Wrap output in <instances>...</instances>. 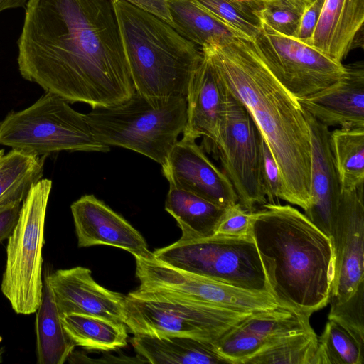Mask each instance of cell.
Masks as SVG:
<instances>
[{"mask_svg":"<svg viewBox=\"0 0 364 364\" xmlns=\"http://www.w3.org/2000/svg\"><path fill=\"white\" fill-rule=\"evenodd\" d=\"M18 50L23 78L68 102L109 107L135 92L114 0H29Z\"/></svg>","mask_w":364,"mask_h":364,"instance_id":"obj_1","label":"cell"},{"mask_svg":"<svg viewBox=\"0 0 364 364\" xmlns=\"http://www.w3.org/2000/svg\"><path fill=\"white\" fill-rule=\"evenodd\" d=\"M200 50L272 154L280 173V199L306 210L311 203V139L299 101L272 73L252 41L235 37Z\"/></svg>","mask_w":364,"mask_h":364,"instance_id":"obj_2","label":"cell"},{"mask_svg":"<svg viewBox=\"0 0 364 364\" xmlns=\"http://www.w3.org/2000/svg\"><path fill=\"white\" fill-rule=\"evenodd\" d=\"M251 235L271 295L281 306L311 315L330 301L331 238L290 205L266 203L252 214Z\"/></svg>","mask_w":364,"mask_h":364,"instance_id":"obj_3","label":"cell"},{"mask_svg":"<svg viewBox=\"0 0 364 364\" xmlns=\"http://www.w3.org/2000/svg\"><path fill=\"white\" fill-rule=\"evenodd\" d=\"M122 45L135 90L153 99L186 97L203 55L196 45L160 18L114 0Z\"/></svg>","mask_w":364,"mask_h":364,"instance_id":"obj_4","label":"cell"},{"mask_svg":"<svg viewBox=\"0 0 364 364\" xmlns=\"http://www.w3.org/2000/svg\"><path fill=\"white\" fill-rule=\"evenodd\" d=\"M95 138L139 153L162 166L187 122L186 97L153 99L136 90L127 100L85 114Z\"/></svg>","mask_w":364,"mask_h":364,"instance_id":"obj_5","label":"cell"},{"mask_svg":"<svg viewBox=\"0 0 364 364\" xmlns=\"http://www.w3.org/2000/svg\"><path fill=\"white\" fill-rule=\"evenodd\" d=\"M0 144L38 156L62 151L110 150L97 140L85 114L49 92L27 108L0 119Z\"/></svg>","mask_w":364,"mask_h":364,"instance_id":"obj_6","label":"cell"},{"mask_svg":"<svg viewBox=\"0 0 364 364\" xmlns=\"http://www.w3.org/2000/svg\"><path fill=\"white\" fill-rule=\"evenodd\" d=\"M252 314L136 289L125 296L124 323L134 335L183 336L214 343Z\"/></svg>","mask_w":364,"mask_h":364,"instance_id":"obj_7","label":"cell"},{"mask_svg":"<svg viewBox=\"0 0 364 364\" xmlns=\"http://www.w3.org/2000/svg\"><path fill=\"white\" fill-rule=\"evenodd\" d=\"M52 181L40 179L21 206L17 223L8 238L1 290L14 311L29 315L38 309L43 284L42 248Z\"/></svg>","mask_w":364,"mask_h":364,"instance_id":"obj_8","label":"cell"},{"mask_svg":"<svg viewBox=\"0 0 364 364\" xmlns=\"http://www.w3.org/2000/svg\"><path fill=\"white\" fill-rule=\"evenodd\" d=\"M153 253L157 259L173 267L249 291L270 294L252 235L178 240Z\"/></svg>","mask_w":364,"mask_h":364,"instance_id":"obj_9","label":"cell"},{"mask_svg":"<svg viewBox=\"0 0 364 364\" xmlns=\"http://www.w3.org/2000/svg\"><path fill=\"white\" fill-rule=\"evenodd\" d=\"M259 21V32L252 43L272 73L298 101L345 76L346 66L342 63Z\"/></svg>","mask_w":364,"mask_h":364,"instance_id":"obj_10","label":"cell"},{"mask_svg":"<svg viewBox=\"0 0 364 364\" xmlns=\"http://www.w3.org/2000/svg\"><path fill=\"white\" fill-rule=\"evenodd\" d=\"M263 141L247 110L227 90L223 129L214 156L231 182L238 203L250 212L267 203L262 180Z\"/></svg>","mask_w":364,"mask_h":364,"instance_id":"obj_11","label":"cell"},{"mask_svg":"<svg viewBox=\"0 0 364 364\" xmlns=\"http://www.w3.org/2000/svg\"><path fill=\"white\" fill-rule=\"evenodd\" d=\"M137 289L234 311L257 313L281 307L270 294L255 292L168 265L134 257Z\"/></svg>","mask_w":364,"mask_h":364,"instance_id":"obj_12","label":"cell"},{"mask_svg":"<svg viewBox=\"0 0 364 364\" xmlns=\"http://www.w3.org/2000/svg\"><path fill=\"white\" fill-rule=\"evenodd\" d=\"M330 238L333 273L329 303L336 304L364 282V186L343 192Z\"/></svg>","mask_w":364,"mask_h":364,"instance_id":"obj_13","label":"cell"},{"mask_svg":"<svg viewBox=\"0 0 364 364\" xmlns=\"http://www.w3.org/2000/svg\"><path fill=\"white\" fill-rule=\"evenodd\" d=\"M161 167L171 188L193 193L225 208L238 202L228 176L208 159L196 139L183 135Z\"/></svg>","mask_w":364,"mask_h":364,"instance_id":"obj_14","label":"cell"},{"mask_svg":"<svg viewBox=\"0 0 364 364\" xmlns=\"http://www.w3.org/2000/svg\"><path fill=\"white\" fill-rule=\"evenodd\" d=\"M310 316L283 307L255 313L230 328L214 346L228 363L245 364L278 339L311 329Z\"/></svg>","mask_w":364,"mask_h":364,"instance_id":"obj_15","label":"cell"},{"mask_svg":"<svg viewBox=\"0 0 364 364\" xmlns=\"http://www.w3.org/2000/svg\"><path fill=\"white\" fill-rule=\"evenodd\" d=\"M70 209L79 247L109 245L145 259L155 257L139 232L94 195L82 196Z\"/></svg>","mask_w":364,"mask_h":364,"instance_id":"obj_16","label":"cell"},{"mask_svg":"<svg viewBox=\"0 0 364 364\" xmlns=\"http://www.w3.org/2000/svg\"><path fill=\"white\" fill-rule=\"evenodd\" d=\"M45 280L52 289L60 316L80 314L124 323L125 296L99 284L90 269H58Z\"/></svg>","mask_w":364,"mask_h":364,"instance_id":"obj_17","label":"cell"},{"mask_svg":"<svg viewBox=\"0 0 364 364\" xmlns=\"http://www.w3.org/2000/svg\"><path fill=\"white\" fill-rule=\"evenodd\" d=\"M303 111L309 126L311 152V203L304 215L330 237L343 192L331 151V131Z\"/></svg>","mask_w":364,"mask_h":364,"instance_id":"obj_18","label":"cell"},{"mask_svg":"<svg viewBox=\"0 0 364 364\" xmlns=\"http://www.w3.org/2000/svg\"><path fill=\"white\" fill-rule=\"evenodd\" d=\"M203 55L188 86L187 122L183 134L196 139L203 136L201 147L214 155L223 129L227 90Z\"/></svg>","mask_w":364,"mask_h":364,"instance_id":"obj_19","label":"cell"},{"mask_svg":"<svg viewBox=\"0 0 364 364\" xmlns=\"http://www.w3.org/2000/svg\"><path fill=\"white\" fill-rule=\"evenodd\" d=\"M346 66L343 77L299 102L328 127L364 128V65L359 62Z\"/></svg>","mask_w":364,"mask_h":364,"instance_id":"obj_20","label":"cell"},{"mask_svg":"<svg viewBox=\"0 0 364 364\" xmlns=\"http://www.w3.org/2000/svg\"><path fill=\"white\" fill-rule=\"evenodd\" d=\"M363 21L364 0H325L314 33L305 43L342 63Z\"/></svg>","mask_w":364,"mask_h":364,"instance_id":"obj_21","label":"cell"},{"mask_svg":"<svg viewBox=\"0 0 364 364\" xmlns=\"http://www.w3.org/2000/svg\"><path fill=\"white\" fill-rule=\"evenodd\" d=\"M130 342L141 359L153 364L228 363L214 343L191 338L134 335Z\"/></svg>","mask_w":364,"mask_h":364,"instance_id":"obj_22","label":"cell"},{"mask_svg":"<svg viewBox=\"0 0 364 364\" xmlns=\"http://www.w3.org/2000/svg\"><path fill=\"white\" fill-rule=\"evenodd\" d=\"M222 208L193 193L169 188L165 210L181 230L180 240L210 237L225 211Z\"/></svg>","mask_w":364,"mask_h":364,"instance_id":"obj_23","label":"cell"},{"mask_svg":"<svg viewBox=\"0 0 364 364\" xmlns=\"http://www.w3.org/2000/svg\"><path fill=\"white\" fill-rule=\"evenodd\" d=\"M35 313L38 363H64L76 346L63 328L53 292L46 280L41 302Z\"/></svg>","mask_w":364,"mask_h":364,"instance_id":"obj_24","label":"cell"},{"mask_svg":"<svg viewBox=\"0 0 364 364\" xmlns=\"http://www.w3.org/2000/svg\"><path fill=\"white\" fill-rule=\"evenodd\" d=\"M63 328L75 346L87 350H114L127 345L124 323L80 314L61 316Z\"/></svg>","mask_w":364,"mask_h":364,"instance_id":"obj_25","label":"cell"},{"mask_svg":"<svg viewBox=\"0 0 364 364\" xmlns=\"http://www.w3.org/2000/svg\"><path fill=\"white\" fill-rule=\"evenodd\" d=\"M173 27L184 38L200 48L220 43L239 34L201 8L194 0L169 2Z\"/></svg>","mask_w":364,"mask_h":364,"instance_id":"obj_26","label":"cell"},{"mask_svg":"<svg viewBox=\"0 0 364 364\" xmlns=\"http://www.w3.org/2000/svg\"><path fill=\"white\" fill-rule=\"evenodd\" d=\"M44 156L11 149L0 156V207L21 203L43 176Z\"/></svg>","mask_w":364,"mask_h":364,"instance_id":"obj_27","label":"cell"},{"mask_svg":"<svg viewBox=\"0 0 364 364\" xmlns=\"http://www.w3.org/2000/svg\"><path fill=\"white\" fill-rule=\"evenodd\" d=\"M330 142L343 191L364 186V128L333 129Z\"/></svg>","mask_w":364,"mask_h":364,"instance_id":"obj_28","label":"cell"},{"mask_svg":"<svg viewBox=\"0 0 364 364\" xmlns=\"http://www.w3.org/2000/svg\"><path fill=\"white\" fill-rule=\"evenodd\" d=\"M318 345V336L312 328L278 339L245 364H315Z\"/></svg>","mask_w":364,"mask_h":364,"instance_id":"obj_29","label":"cell"},{"mask_svg":"<svg viewBox=\"0 0 364 364\" xmlns=\"http://www.w3.org/2000/svg\"><path fill=\"white\" fill-rule=\"evenodd\" d=\"M318 341L315 364H363L364 346L335 321H328Z\"/></svg>","mask_w":364,"mask_h":364,"instance_id":"obj_30","label":"cell"},{"mask_svg":"<svg viewBox=\"0 0 364 364\" xmlns=\"http://www.w3.org/2000/svg\"><path fill=\"white\" fill-rule=\"evenodd\" d=\"M194 1L242 38L252 41L259 32L260 21L254 10L247 5L235 0Z\"/></svg>","mask_w":364,"mask_h":364,"instance_id":"obj_31","label":"cell"},{"mask_svg":"<svg viewBox=\"0 0 364 364\" xmlns=\"http://www.w3.org/2000/svg\"><path fill=\"white\" fill-rule=\"evenodd\" d=\"M310 0H267L255 14L274 31L294 37Z\"/></svg>","mask_w":364,"mask_h":364,"instance_id":"obj_32","label":"cell"},{"mask_svg":"<svg viewBox=\"0 0 364 364\" xmlns=\"http://www.w3.org/2000/svg\"><path fill=\"white\" fill-rule=\"evenodd\" d=\"M364 282L346 300L331 304L328 318L346 330L359 343L364 346Z\"/></svg>","mask_w":364,"mask_h":364,"instance_id":"obj_33","label":"cell"},{"mask_svg":"<svg viewBox=\"0 0 364 364\" xmlns=\"http://www.w3.org/2000/svg\"><path fill=\"white\" fill-rule=\"evenodd\" d=\"M252 214V212L245 209L238 202L225 208L213 235L225 237L251 235Z\"/></svg>","mask_w":364,"mask_h":364,"instance_id":"obj_34","label":"cell"},{"mask_svg":"<svg viewBox=\"0 0 364 364\" xmlns=\"http://www.w3.org/2000/svg\"><path fill=\"white\" fill-rule=\"evenodd\" d=\"M262 180L267 203L280 204V173L272 154L264 141L262 144Z\"/></svg>","mask_w":364,"mask_h":364,"instance_id":"obj_35","label":"cell"},{"mask_svg":"<svg viewBox=\"0 0 364 364\" xmlns=\"http://www.w3.org/2000/svg\"><path fill=\"white\" fill-rule=\"evenodd\" d=\"M325 0H314L306 7L294 38L306 43L312 36Z\"/></svg>","mask_w":364,"mask_h":364,"instance_id":"obj_36","label":"cell"},{"mask_svg":"<svg viewBox=\"0 0 364 364\" xmlns=\"http://www.w3.org/2000/svg\"><path fill=\"white\" fill-rule=\"evenodd\" d=\"M21 203H10L0 208V242L8 239L18 218Z\"/></svg>","mask_w":364,"mask_h":364,"instance_id":"obj_37","label":"cell"},{"mask_svg":"<svg viewBox=\"0 0 364 364\" xmlns=\"http://www.w3.org/2000/svg\"><path fill=\"white\" fill-rule=\"evenodd\" d=\"M127 2L160 18L173 26L169 2L173 0H125Z\"/></svg>","mask_w":364,"mask_h":364,"instance_id":"obj_38","label":"cell"},{"mask_svg":"<svg viewBox=\"0 0 364 364\" xmlns=\"http://www.w3.org/2000/svg\"><path fill=\"white\" fill-rule=\"evenodd\" d=\"M29 0H0V13L10 9L26 6Z\"/></svg>","mask_w":364,"mask_h":364,"instance_id":"obj_39","label":"cell"},{"mask_svg":"<svg viewBox=\"0 0 364 364\" xmlns=\"http://www.w3.org/2000/svg\"><path fill=\"white\" fill-rule=\"evenodd\" d=\"M235 1L248 6L254 11H256L258 9L256 4L252 0H235Z\"/></svg>","mask_w":364,"mask_h":364,"instance_id":"obj_40","label":"cell"},{"mask_svg":"<svg viewBox=\"0 0 364 364\" xmlns=\"http://www.w3.org/2000/svg\"><path fill=\"white\" fill-rule=\"evenodd\" d=\"M257 6L258 9L261 6L263 2L267 1V0H252Z\"/></svg>","mask_w":364,"mask_h":364,"instance_id":"obj_41","label":"cell"},{"mask_svg":"<svg viewBox=\"0 0 364 364\" xmlns=\"http://www.w3.org/2000/svg\"><path fill=\"white\" fill-rule=\"evenodd\" d=\"M1 341H2V338H1V337L0 336V343L1 342Z\"/></svg>","mask_w":364,"mask_h":364,"instance_id":"obj_42","label":"cell"},{"mask_svg":"<svg viewBox=\"0 0 364 364\" xmlns=\"http://www.w3.org/2000/svg\"><path fill=\"white\" fill-rule=\"evenodd\" d=\"M311 1H314V0H310Z\"/></svg>","mask_w":364,"mask_h":364,"instance_id":"obj_43","label":"cell"}]
</instances>
